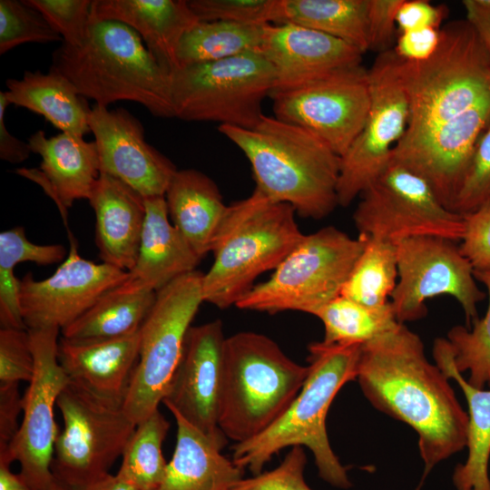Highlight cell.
Masks as SVG:
<instances>
[{
  "mask_svg": "<svg viewBox=\"0 0 490 490\" xmlns=\"http://www.w3.org/2000/svg\"><path fill=\"white\" fill-rule=\"evenodd\" d=\"M70 244L68 257L52 276L37 280L29 272L20 279V306L27 329L62 330L127 279L128 271L82 258L73 236Z\"/></svg>",
  "mask_w": 490,
  "mask_h": 490,
  "instance_id": "obj_17",
  "label": "cell"
},
{
  "mask_svg": "<svg viewBox=\"0 0 490 490\" xmlns=\"http://www.w3.org/2000/svg\"><path fill=\"white\" fill-rule=\"evenodd\" d=\"M440 30L441 28L427 27L399 33L392 51L403 61H426L435 54L439 45Z\"/></svg>",
  "mask_w": 490,
  "mask_h": 490,
  "instance_id": "obj_47",
  "label": "cell"
},
{
  "mask_svg": "<svg viewBox=\"0 0 490 490\" xmlns=\"http://www.w3.org/2000/svg\"><path fill=\"white\" fill-rule=\"evenodd\" d=\"M265 25L200 21L184 34L179 44L178 67L259 53Z\"/></svg>",
  "mask_w": 490,
  "mask_h": 490,
  "instance_id": "obj_33",
  "label": "cell"
},
{
  "mask_svg": "<svg viewBox=\"0 0 490 490\" xmlns=\"http://www.w3.org/2000/svg\"><path fill=\"white\" fill-rule=\"evenodd\" d=\"M259 53L274 71L272 92L296 88L359 66L364 54L344 41L291 24H266Z\"/></svg>",
  "mask_w": 490,
  "mask_h": 490,
  "instance_id": "obj_21",
  "label": "cell"
},
{
  "mask_svg": "<svg viewBox=\"0 0 490 490\" xmlns=\"http://www.w3.org/2000/svg\"><path fill=\"white\" fill-rule=\"evenodd\" d=\"M314 316L323 324L322 342L328 345H364L398 323L390 302L369 307L342 295L329 301Z\"/></svg>",
  "mask_w": 490,
  "mask_h": 490,
  "instance_id": "obj_34",
  "label": "cell"
},
{
  "mask_svg": "<svg viewBox=\"0 0 490 490\" xmlns=\"http://www.w3.org/2000/svg\"><path fill=\"white\" fill-rule=\"evenodd\" d=\"M170 423L159 409L141 423L129 439L116 473L138 490H154L162 481L167 462L162 446Z\"/></svg>",
  "mask_w": 490,
  "mask_h": 490,
  "instance_id": "obj_36",
  "label": "cell"
},
{
  "mask_svg": "<svg viewBox=\"0 0 490 490\" xmlns=\"http://www.w3.org/2000/svg\"><path fill=\"white\" fill-rule=\"evenodd\" d=\"M397 58L410 107L404 138L424 132L490 95V53L466 19L441 28L439 45L427 60Z\"/></svg>",
  "mask_w": 490,
  "mask_h": 490,
  "instance_id": "obj_7",
  "label": "cell"
},
{
  "mask_svg": "<svg viewBox=\"0 0 490 490\" xmlns=\"http://www.w3.org/2000/svg\"><path fill=\"white\" fill-rule=\"evenodd\" d=\"M269 337L238 332L226 338L219 426L241 443L261 434L288 410L309 375Z\"/></svg>",
  "mask_w": 490,
  "mask_h": 490,
  "instance_id": "obj_5",
  "label": "cell"
},
{
  "mask_svg": "<svg viewBox=\"0 0 490 490\" xmlns=\"http://www.w3.org/2000/svg\"><path fill=\"white\" fill-rule=\"evenodd\" d=\"M70 490H138L132 484L119 475L107 474L94 481L71 488Z\"/></svg>",
  "mask_w": 490,
  "mask_h": 490,
  "instance_id": "obj_53",
  "label": "cell"
},
{
  "mask_svg": "<svg viewBox=\"0 0 490 490\" xmlns=\"http://www.w3.org/2000/svg\"><path fill=\"white\" fill-rule=\"evenodd\" d=\"M370 104L365 123L341 156L338 202L347 207L381 174L407 133L410 107L392 50L378 54L368 70Z\"/></svg>",
  "mask_w": 490,
  "mask_h": 490,
  "instance_id": "obj_13",
  "label": "cell"
},
{
  "mask_svg": "<svg viewBox=\"0 0 490 490\" xmlns=\"http://www.w3.org/2000/svg\"><path fill=\"white\" fill-rule=\"evenodd\" d=\"M63 41L45 18L24 0L0 1V54L26 43Z\"/></svg>",
  "mask_w": 490,
  "mask_h": 490,
  "instance_id": "obj_39",
  "label": "cell"
},
{
  "mask_svg": "<svg viewBox=\"0 0 490 490\" xmlns=\"http://www.w3.org/2000/svg\"><path fill=\"white\" fill-rule=\"evenodd\" d=\"M155 299V291L128 289L119 285L63 328L62 337L74 342H88L134 334L140 330Z\"/></svg>",
  "mask_w": 490,
  "mask_h": 490,
  "instance_id": "obj_31",
  "label": "cell"
},
{
  "mask_svg": "<svg viewBox=\"0 0 490 490\" xmlns=\"http://www.w3.org/2000/svg\"><path fill=\"white\" fill-rule=\"evenodd\" d=\"M61 329H28L34 359V375L23 396V418L7 448L12 461L21 466L20 475L33 490H51L54 444L59 433L54 407L70 381L57 358Z\"/></svg>",
  "mask_w": 490,
  "mask_h": 490,
  "instance_id": "obj_15",
  "label": "cell"
},
{
  "mask_svg": "<svg viewBox=\"0 0 490 490\" xmlns=\"http://www.w3.org/2000/svg\"><path fill=\"white\" fill-rule=\"evenodd\" d=\"M145 219L133 268L121 286L157 292L196 270L201 260L172 223L164 196L144 198Z\"/></svg>",
  "mask_w": 490,
  "mask_h": 490,
  "instance_id": "obj_24",
  "label": "cell"
},
{
  "mask_svg": "<svg viewBox=\"0 0 490 490\" xmlns=\"http://www.w3.org/2000/svg\"><path fill=\"white\" fill-rule=\"evenodd\" d=\"M366 237L357 239L334 226L304 235L265 282L254 285L237 303L241 309L287 310L315 315L340 295Z\"/></svg>",
  "mask_w": 490,
  "mask_h": 490,
  "instance_id": "obj_8",
  "label": "cell"
},
{
  "mask_svg": "<svg viewBox=\"0 0 490 490\" xmlns=\"http://www.w3.org/2000/svg\"><path fill=\"white\" fill-rule=\"evenodd\" d=\"M200 21L249 25L273 24L276 0H189Z\"/></svg>",
  "mask_w": 490,
  "mask_h": 490,
  "instance_id": "obj_42",
  "label": "cell"
},
{
  "mask_svg": "<svg viewBox=\"0 0 490 490\" xmlns=\"http://www.w3.org/2000/svg\"><path fill=\"white\" fill-rule=\"evenodd\" d=\"M357 379L371 405L418 436L425 475L466 446L468 414L420 337L397 323L362 345Z\"/></svg>",
  "mask_w": 490,
  "mask_h": 490,
  "instance_id": "obj_1",
  "label": "cell"
},
{
  "mask_svg": "<svg viewBox=\"0 0 490 490\" xmlns=\"http://www.w3.org/2000/svg\"><path fill=\"white\" fill-rule=\"evenodd\" d=\"M306 464L303 446H292L277 467L252 477H242L230 490H312L305 481Z\"/></svg>",
  "mask_w": 490,
  "mask_h": 490,
  "instance_id": "obj_43",
  "label": "cell"
},
{
  "mask_svg": "<svg viewBox=\"0 0 490 490\" xmlns=\"http://www.w3.org/2000/svg\"><path fill=\"white\" fill-rule=\"evenodd\" d=\"M489 122L490 95L424 132L403 138L391 157L422 176L451 210L475 146Z\"/></svg>",
  "mask_w": 490,
  "mask_h": 490,
  "instance_id": "obj_19",
  "label": "cell"
},
{
  "mask_svg": "<svg viewBox=\"0 0 490 490\" xmlns=\"http://www.w3.org/2000/svg\"><path fill=\"white\" fill-rule=\"evenodd\" d=\"M436 365L461 387L468 405V455L464 464L455 468L453 482L457 490H490L488 462L490 457V389H480L462 377L454 362V354L446 338L433 344Z\"/></svg>",
  "mask_w": 490,
  "mask_h": 490,
  "instance_id": "obj_30",
  "label": "cell"
},
{
  "mask_svg": "<svg viewBox=\"0 0 490 490\" xmlns=\"http://www.w3.org/2000/svg\"><path fill=\"white\" fill-rule=\"evenodd\" d=\"M456 241L435 236H419L397 243V283L390 298L400 323L424 318L426 301L451 296L461 306L466 328L478 318L477 304L485 298L474 269L461 253Z\"/></svg>",
  "mask_w": 490,
  "mask_h": 490,
  "instance_id": "obj_14",
  "label": "cell"
},
{
  "mask_svg": "<svg viewBox=\"0 0 490 490\" xmlns=\"http://www.w3.org/2000/svg\"><path fill=\"white\" fill-rule=\"evenodd\" d=\"M362 345L309 346V375L300 391L285 412L261 434L234 444L232 461L253 475L286 447L306 446L313 454L321 479L332 486L348 489L352 484L348 469L333 452L328 437L326 418L341 387L357 379Z\"/></svg>",
  "mask_w": 490,
  "mask_h": 490,
  "instance_id": "obj_3",
  "label": "cell"
},
{
  "mask_svg": "<svg viewBox=\"0 0 490 490\" xmlns=\"http://www.w3.org/2000/svg\"><path fill=\"white\" fill-rule=\"evenodd\" d=\"M466 20L473 25L490 53V5L485 0H465Z\"/></svg>",
  "mask_w": 490,
  "mask_h": 490,
  "instance_id": "obj_51",
  "label": "cell"
},
{
  "mask_svg": "<svg viewBox=\"0 0 490 490\" xmlns=\"http://www.w3.org/2000/svg\"><path fill=\"white\" fill-rule=\"evenodd\" d=\"M88 124L97 146L101 172L121 180L143 198L165 196L177 169L146 142L139 119L124 108L109 110L95 104Z\"/></svg>",
  "mask_w": 490,
  "mask_h": 490,
  "instance_id": "obj_20",
  "label": "cell"
},
{
  "mask_svg": "<svg viewBox=\"0 0 490 490\" xmlns=\"http://www.w3.org/2000/svg\"><path fill=\"white\" fill-rule=\"evenodd\" d=\"M5 95L11 104L44 117L62 132L83 137L91 132L88 116L92 107L74 85L62 74L50 68L24 71L22 78L5 82Z\"/></svg>",
  "mask_w": 490,
  "mask_h": 490,
  "instance_id": "obj_29",
  "label": "cell"
},
{
  "mask_svg": "<svg viewBox=\"0 0 490 490\" xmlns=\"http://www.w3.org/2000/svg\"><path fill=\"white\" fill-rule=\"evenodd\" d=\"M51 490H70L67 486L55 481Z\"/></svg>",
  "mask_w": 490,
  "mask_h": 490,
  "instance_id": "obj_54",
  "label": "cell"
},
{
  "mask_svg": "<svg viewBox=\"0 0 490 490\" xmlns=\"http://www.w3.org/2000/svg\"><path fill=\"white\" fill-rule=\"evenodd\" d=\"M28 143L41 157V175L67 224V210L75 201L89 200L100 177L96 143L67 132L48 138L42 130L33 133Z\"/></svg>",
  "mask_w": 490,
  "mask_h": 490,
  "instance_id": "obj_25",
  "label": "cell"
},
{
  "mask_svg": "<svg viewBox=\"0 0 490 490\" xmlns=\"http://www.w3.org/2000/svg\"><path fill=\"white\" fill-rule=\"evenodd\" d=\"M174 117L214 122L243 129L264 115L262 103L275 86V74L260 53L178 67L170 75Z\"/></svg>",
  "mask_w": 490,
  "mask_h": 490,
  "instance_id": "obj_9",
  "label": "cell"
},
{
  "mask_svg": "<svg viewBox=\"0 0 490 490\" xmlns=\"http://www.w3.org/2000/svg\"><path fill=\"white\" fill-rule=\"evenodd\" d=\"M463 216L460 251L474 271L490 270V203Z\"/></svg>",
  "mask_w": 490,
  "mask_h": 490,
  "instance_id": "obj_45",
  "label": "cell"
},
{
  "mask_svg": "<svg viewBox=\"0 0 490 490\" xmlns=\"http://www.w3.org/2000/svg\"><path fill=\"white\" fill-rule=\"evenodd\" d=\"M359 234L392 243L419 236L462 240L464 216L446 208L419 174L393 160L359 196Z\"/></svg>",
  "mask_w": 490,
  "mask_h": 490,
  "instance_id": "obj_12",
  "label": "cell"
},
{
  "mask_svg": "<svg viewBox=\"0 0 490 490\" xmlns=\"http://www.w3.org/2000/svg\"><path fill=\"white\" fill-rule=\"evenodd\" d=\"M365 237L364 249L340 295L366 306L379 307L389 302L388 298H391L397 283V245Z\"/></svg>",
  "mask_w": 490,
  "mask_h": 490,
  "instance_id": "obj_35",
  "label": "cell"
},
{
  "mask_svg": "<svg viewBox=\"0 0 490 490\" xmlns=\"http://www.w3.org/2000/svg\"><path fill=\"white\" fill-rule=\"evenodd\" d=\"M447 9L426 0H403L397 14L399 33L422 28H440Z\"/></svg>",
  "mask_w": 490,
  "mask_h": 490,
  "instance_id": "obj_48",
  "label": "cell"
},
{
  "mask_svg": "<svg viewBox=\"0 0 490 490\" xmlns=\"http://www.w3.org/2000/svg\"><path fill=\"white\" fill-rule=\"evenodd\" d=\"M164 197L172 223L195 253L212 251L229 211L217 184L201 171L177 170Z\"/></svg>",
  "mask_w": 490,
  "mask_h": 490,
  "instance_id": "obj_27",
  "label": "cell"
},
{
  "mask_svg": "<svg viewBox=\"0 0 490 490\" xmlns=\"http://www.w3.org/2000/svg\"><path fill=\"white\" fill-rule=\"evenodd\" d=\"M475 278L487 290L488 307L485 315L477 318L469 328L457 325L448 332L446 339L454 354L456 368L468 372L467 382L473 387L490 388V270L474 271Z\"/></svg>",
  "mask_w": 490,
  "mask_h": 490,
  "instance_id": "obj_37",
  "label": "cell"
},
{
  "mask_svg": "<svg viewBox=\"0 0 490 490\" xmlns=\"http://www.w3.org/2000/svg\"><path fill=\"white\" fill-rule=\"evenodd\" d=\"M139 348L140 330L124 337L88 342L61 337L57 358L70 380L101 396L124 401Z\"/></svg>",
  "mask_w": 490,
  "mask_h": 490,
  "instance_id": "obj_26",
  "label": "cell"
},
{
  "mask_svg": "<svg viewBox=\"0 0 490 490\" xmlns=\"http://www.w3.org/2000/svg\"><path fill=\"white\" fill-rule=\"evenodd\" d=\"M270 98L274 117L312 132L341 157L368 116V70L359 65L338 71L296 88L274 91Z\"/></svg>",
  "mask_w": 490,
  "mask_h": 490,
  "instance_id": "obj_16",
  "label": "cell"
},
{
  "mask_svg": "<svg viewBox=\"0 0 490 490\" xmlns=\"http://www.w3.org/2000/svg\"><path fill=\"white\" fill-rule=\"evenodd\" d=\"M295 210L273 202L257 189L229 206L214 248V260L202 275L204 302L220 309L236 303L263 272L275 270L301 240Z\"/></svg>",
  "mask_w": 490,
  "mask_h": 490,
  "instance_id": "obj_6",
  "label": "cell"
},
{
  "mask_svg": "<svg viewBox=\"0 0 490 490\" xmlns=\"http://www.w3.org/2000/svg\"><path fill=\"white\" fill-rule=\"evenodd\" d=\"M123 403L68 382L56 401L64 419L52 463L58 483L71 489L109 474L137 426Z\"/></svg>",
  "mask_w": 490,
  "mask_h": 490,
  "instance_id": "obj_10",
  "label": "cell"
},
{
  "mask_svg": "<svg viewBox=\"0 0 490 490\" xmlns=\"http://www.w3.org/2000/svg\"><path fill=\"white\" fill-rule=\"evenodd\" d=\"M368 0H276L273 24L307 27L368 51Z\"/></svg>",
  "mask_w": 490,
  "mask_h": 490,
  "instance_id": "obj_32",
  "label": "cell"
},
{
  "mask_svg": "<svg viewBox=\"0 0 490 490\" xmlns=\"http://www.w3.org/2000/svg\"><path fill=\"white\" fill-rule=\"evenodd\" d=\"M403 0H368V50L378 54L392 50L397 39V14Z\"/></svg>",
  "mask_w": 490,
  "mask_h": 490,
  "instance_id": "obj_46",
  "label": "cell"
},
{
  "mask_svg": "<svg viewBox=\"0 0 490 490\" xmlns=\"http://www.w3.org/2000/svg\"><path fill=\"white\" fill-rule=\"evenodd\" d=\"M34 359L28 329L1 328L0 384L30 382Z\"/></svg>",
  "mask_w": 490,
  "mask_h": 490,
  "instance_id": "obj_44",
  "label": "cell"
},
{
  "mask_svg": "<svg viewBox=\"0 0 490 490\" xmlns=\"http://www.w3.org/2000/svg\"><path fill=\"white\" fill-rule=\"evenodd\" d=\"M66 249L61 244L39 245L31 242L23 227L4 230L0 234V290L6 294L19 289L20 279L15 274V267L21 262L31 261L47 266L62 261Z\"/></svg>",
  "mask_w": 490,
  "mask_h": 490,
  "instance_id": "obj_38",
  "label": "cell"
},
{
  "mask_svg": "<svg viewBox=\"0 0 490 490\" xmlns=\"http://www.w3.org/2000/svg\"><path fill=\"white\" fill-rule=\"evenodd\" d=\"M202 275L193 270L159 289L140 328L139 358L123 403L136 425L159 409L166 394L191 323L204 302Z\"/></svg>",
  "mask_w": 490,
  "mask_h": 490,
  "instance_id": "obj_11",
  "label": "cell"
},
{
  "mask_svg": "<svg viewBox=\"0 0 490 490\" xmlns=\"http://www.w3.org/2000/svg\"><path fill=\"white\" fill-rule=\"evenodd\" d=\"M91 20L131 27L169 75L178 68L182 37L200 22L187 0H93Z\"/></svg>",
  "mask_w": 490,
  "mask_h": 490,
  "instance_id": "obj_22",
  "label": "cell"
},
{
  "mask_svg": "<svg viewBox=\"0 0 490 490\" xmlns=\"http://www.w3.org/2000/svg\"><path fill=\"white\" fill-rule=\"evenodd\" d=\"M23 413V397L19 384H0V448H7L15 436Z\"/></svg>",
  "mask_w": 490,
  "mask_h": 490,
  "instance_id": "obj_49",
  "label": "cell"
},
{
  "mask_svg": "<svg viewBox=\"0 0 490 490\" xmlns=\"http://www.w3.org/2000/svg\"><path fill=\"white\" fill-rule=\"evenodd\" d=\"M50 68L98 105L130 101L156 117H174L170 75L138 34L122 23L91 20L84 42L80 46L62 43Z\"/></svg>",
  "mask_w": 490,
  "mask_h": 490,
  "instance_id": "obj_4",
  "label": "cell"
},
{
  "mask_svg": "<svg viewBox=\"0 0 490 490\" xmlns=\"http://www.w3.org/2000/svg\"><path fill=\"white\" fill-rule=\"evenodd\" d=\"M225 340L220 319L191 326L162 402L220 449L228 441L219 426Z\"/></svg>",
  "mask_w": 490,
  "mask_h": 490,
  "instance_id": "obj_18",
  "label": "cell"
},
{
  "mask_svg": "<svg viewBox=\"0 0 490 490\" xmlns=\"http://www.w3.org/2000/svg\"><path fill=\"white\" fill-rule=\"evenodd\" d=\"M485 2L488 5H490V0H485Z\"/></svg>",
  "mask_w": 490,
  "mask_h": 490,
  "instance_id": "obj_55",
  "label": "cell"
},
{
  "mask_svg": "<svg viewBox=\"0 0 490 490\" xmlns=\"http://www.w3.org/2000/svg\"><path fill=\"white\" fill-rule=\"evenodd\" d=\"M88 201L95 214L99 257L103 263L130 271L137 259L145 219L143 196L101 172Z\"/></svg>",
  "mask_w": 490,
  "mask_h": 490,
  "instance_id": "obj_23",
  "label": "cell"
},
{
  "mask_svg": "<svg viewBox=\"0 0 490 490\" xmlns=\"http://www.w3.org/2000/svg\"><path fill=\"white\" fill-rule=\"evenodd\" d=\"M176 444L164 477L154 490H230L244 469L177 413Z\"/></svg>",
  "mask_w": 490,
  "mask_h": 490,
  "instance_id": "obj_28",
  "label": "cell"
},
{
  "mask_svg": "<svg viewBox=\"0 0 490 490\" xmlns=\"http://www.w3.org/2000/svg\"><path fill=\"white\" fill-rule=\"evenodd\" d=\"M490 203V122L480 135L451 210L465 215Z\"/></svg>",
  "mask_w": 490,
  "mask_h": 490,
  "instance_id": "obj_40",
  "label": "cell"
},
{
  "mask_svg": "<svg viewBox=\"0 0 490 490\" xmlns=\"http://www.w3.org/2000/svg\"><path fill=\"white\" fill-rule=\"evenodd\" d=\"M93 0H24L45 18L63 43L80 46L87 37Z\"/></svg>",
  "mask_w": 490,
  "mask_h": 490,
  "instance_id": "obj_41",
  "label": "cell"
},
{
  "mask_svg": "<svg viewBox=\"0 0 490 490\" xmlns=\"http://www.w3.org/2000/svg\"><path fill=\"white\" fill-rule=\"evenodd\" d=\"M5 91L0 92V158L10 163H21L28 159L32 152L27 142L11 134L5 125V111L10 105Z\"/></svg>",
  "mask_w": 490,
  "mask_h": 490,
  "instance_id": "obj_50",
  "label": "cell"
},
{
  "mask_svg": "<svg viewBox=\"0 0 490 490\" xmlns=\"http://www.w3.org/2000/svg\"><path fill=\"white\" fill-rule=\"evenodd\" d=\"M250 163L256 188L302 217L319 220L338 206L341 157L312 132L263 115L253 128L219 125Z\"/></svg>",
  "mask_w": 490,
  "mask_h": 490,
  "instance_id": "obj_2",
  "label": "cell"
},
{
  "mask_svg": "<svg viewBox=\"0 0 490 490\" xmlns=\"http://www.w3.org/2000/svg\"><path fill=\"white\" fill-rule=\"evenodd\" d=\"M8 453L0 450V490H33L20 474H14L10 469L12 463Z\"/></svg>",
  "mask_w": 490,
  "mask_h": 490,
  "instance_id": "obj_52",
  "label": "cell"
}]
</instances>
